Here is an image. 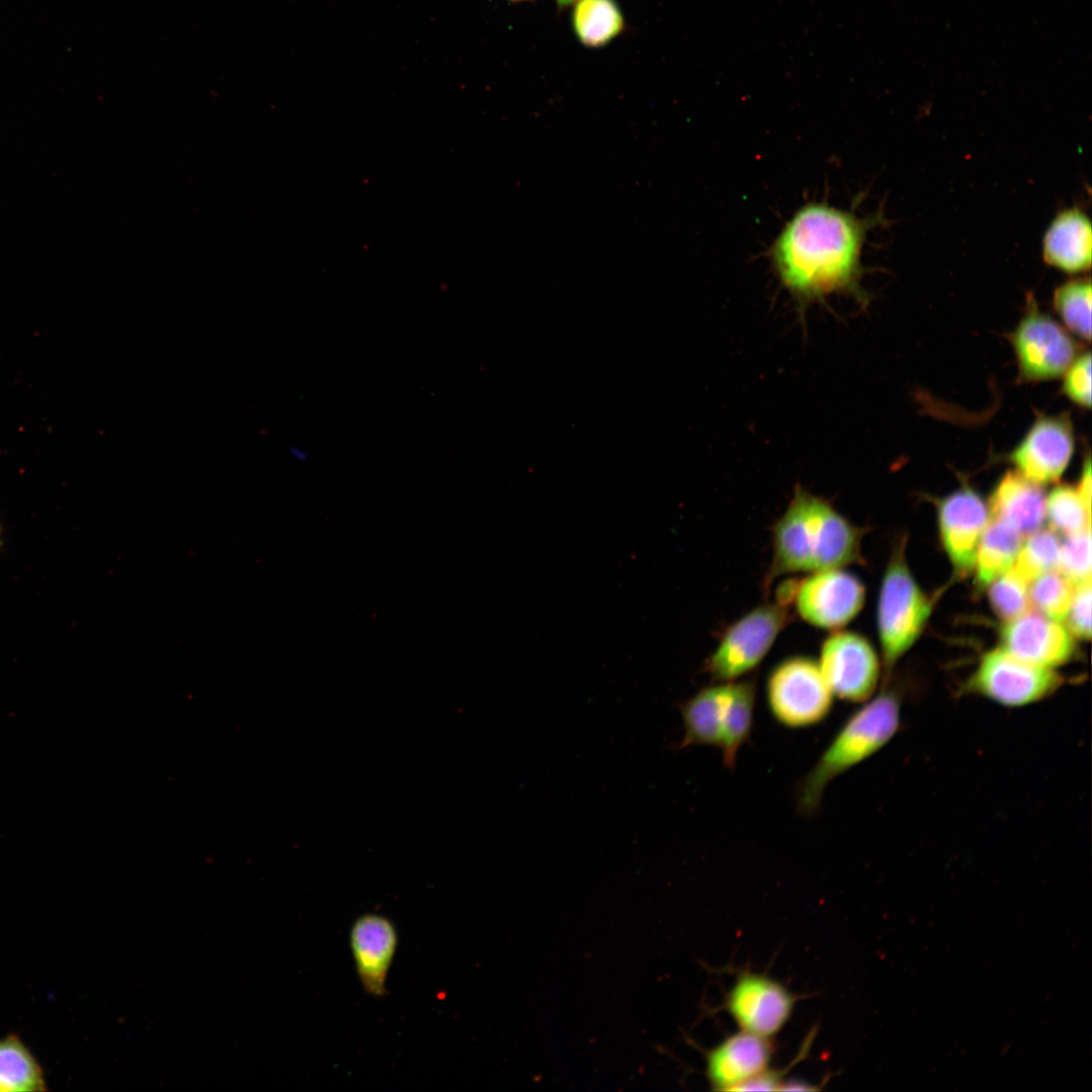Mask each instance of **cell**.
Instances as JSON below:
<instances>
[{
    "label": "cell",
    "instance_id": "30bf717a",
    "mask_svg": "<svg viewBox=\"0 0 1092 1092\" xmlns=\"http://www.w3.org/2000/svg\"><path fill=\"white\" fill-rule=\"evenodd\" d=\"M864 600L860 579L842 568H833L796 579L792 605L806 623L834 631L857 616Z\"/></svg>",
    "mask_w": 1092,
    "mask_h": 1092
},
{
    "label": "cell",
    "instance_id": "44dd1931",
    "mask_svg": "<svg viewBox=\"0 0 1092 1092\" xmlns=\"http://www.w3.org/2000/svg\"><path fill=\"white\" fill-rule=\"evenodd\" d=\"M1023 536L1009 525L991 519L979 541L975 563L978 587H987L1012 566L1022 545Z\"/></svg>",
    "mask_w": 1092,
    "mask_h": 1092
},
{
    "label": "cell",
    "instance_id": "836d02e7",
    "mask_svg": "<svg viewBox=\"0 0 1092 1092\" xmlns=\"http://www.w3.org/2000/svg\"><path fill=\"white\" fill-rule=\"evenodd\" d=\"M818 1086L811 1084L803 1080H788L784 1081L779 1091H815L818 1090Z\"/></svg>",
    "mask_w": 1092,
    "mask_h": 1092
},
{
    "label": "cell",
    "instance_id": "9a60e30c",
    "mask_svg": "<svg viewBox=\"0 0 1092 1092\" xmlns=\"http://www.w3.org/2000/svg\"><path fill=\"white\" fill-rule=\"evenodd\" d=\"M775 1046L771 1038L744 1030L724 1038L706 1053V1076L716 1091H734L769 1068Z\"/></svg>",
    "mask_w": 1092,
    "mask_h": 1092
},
{
    "label": "cell",
    "instance_id": "8992f818",
    "mask_svg": "<svg viewBox=\"0 0 1092 1092\" xmlns=\"http://www.w3.org/2000/svg\"><path fill=\"white\" fill-rule=\"evenodd\" d=\"M765 699L770 715L788 729L816 726L828 718L834 695L818 661L805 655L784 658L769 670Z\"/></svg>",
    "mask_w": 1092,
    "mask_h": 1092
},
{
    "label": "cell",
    "instance_id": "d6986e66",
    "mask_svg": "<svg viewBox=\"0 0 1092 1092\" xmlns=\"http://www.w3.org/2000/svg\"><path fill=\"white\" fill-rule=\"evenodd\" d=\"M727 681L699 690L678 706L684 734L679 749L690 746L720 747Z\"/></svg>",
    "mask_w": 1092,
    "mask_h": 1092
},
{
    "label": "cell",
    "instance_id": "7c38bea8",
    "mask_svg": "<svg viewBox=\"0 0 1092 1092\" xmlns=\"http://www.w3.org/2000/svg\"><path fill=\"white\" fill-rule=\"evenodd\" d=\"M1075 450V434L1068 414L1038 416L1008 459L1030 481L1056 482Z\"/></svg>",
    "mask_w": 1092,
    "mask_h": 1092
},
{
    "label": "cell",
    "instance_id": "d590c367",
    "mask_svg": "<svg viewBox=\"0 0 1092 1092\" xmlns=\"http://www.w3.org/2000/svg\"><path fill=\"white\" fill-rule=\"evenodd\" d=\"M575 1H577V0H556V2H557V3H558V4L560 5V6H566V5H569V4H571V3L575 2Z\"/></svg>",
    "mask_w": 1092,
    "mask_h": 1092
},
{
    "label": "cell",
    "instance_id": "f1b7e54d",
    "mask_svg": "<svg viewBox=\"0 0 1092 1092\" xmlns=\"http://www.w3.org/2000/svg\"><path fill=\"white\" fill-rule=\"evenodd\" d=\"M1058 570L1075 586L1091 580V528L1067 536Z\"/></svg>",
    "mask_w": 1092,
    "mask_h": 1092
},
{
    "label": "cell",
    "instance_id": "8d00e7d4",
    "mask_svg": "<svg viewBox=\"0 0 1092 1092\" xmlns=\"http://www.w3.org/2000/svg\"><path fill=\"white\" fill-rule=\"evenodd\" d=\"M512 1H529V0H512Z\"/></svg>",
    "mask_w": 1092,
    "mask_h": 1092
},
{
    "label": "cell",
    "instance_id": "ac0fdd59",
    "mask_svg": "<svg viewBox=\"0 0 1092 1092\" xmlns=\"http://www.w3.org/2000/svg\"><path fill=\"white\" fill-rule=\"evenodd\" d=\"M988 509L991 519L1024 537L1040 529L1045 519V495L1038 484L1018 471H1007L996 484Z\"/></svg>",
    "mask_w": 1092,
    "mask_h": 1092
},
{
    "label": "cell",
    "instance_id": "8fae6325",
    "mask_svg": "<svg viewBox=\"0 0 1092 1092\" xmlns=\"http://www.w3.org/2000/svg\"><path fill=\"white\" fill-rule=\"evenodd\" d=\"M797 999L779 981L746 971L737 975L724 1006L740 1030L771 1038L791 1018Z\"/></svg>",
    "mask_w": 1092,
    "mask_h": 1092
},
{
    "label": "cell",
    "instance_id": "9c48e42d",
    "mask_svg": "<svg viewBox=\"0 0 1092 1092\" xmlns=\"http://www.w3.org/2000/svg\"><path fill=\"white\" fill-rule=\"evenodd\" d=\"M818 664L834 697L849 703L870 700L881 679V663L872 644L851 631H832L821 644Z\"/></svg>",
    "mask_w": 1092,
    "mask_h": 1092
},
{
    "label": "cell",
    "instance_id": "484cf974",
    "mask_svg": "<svg viewBox=\"0 0 1092 1092\" xmlns=\"http://www.w3.org/2000/svg\"><path fill=\"white\" fill-rule=\"evenodd\" d=\"M1045 518L1053 531L1066 536L1091 528V510L1076 486L1061 484L1045 497Z\"/></svg>",
    "mask_w": 1092,
    "mask_h": 1092
},
{
    "label": "cell",
    "instance_id": "7402d4cb",
    "mask_svg": "<svg viewBox=\"0 0 1092 1092\" xmlns=\"http://www.w3.org/2000/svg\"><path fill=\"white\" fill-rule=\"evenodd\" d=\"M572 23L577 38L586 47L605 46L623 29V15L615 0H577Z\"/></svg>",
    "mask_w": 1092,
    "mask_h": 1092
},
{
    "label": "cell",
    "instance_id": "83f0119b",
    "mask_svg": "<svg viewBox=\"0 0 1092 1092\" xmlns=\"http://www.w3.org/2000/svg\"><path fill=\"white\" fill-rule=\"evenodd\" d=\"M987 587L990 605L1004 622L1029 610L1028 584L1011 570L998 576Z\"/></svg>",
    "mask_w": 1092,
    "mask_h": 1092
},
{
    "label": "cell",
    "instance_id": "2e32d148",
    "mask_svg": "<svg viewBox=\"0 0 1092 1092\" xmlns=\"http://www.w3.org/2000/svg\"><path fill=\"white\" fill-rule=\"evenodd\" d=\"M350 945L365 992L373 997L384 996L387 973L397 946L392 921L377 913L359 916L351 927Z\"/></svg>",
    "mask_w": 1092,
    "mask_h": 1092
},
{
    "label": "cell",
    "instance_id": "ffe728a7",
    "mask_svg": "<svg viewBox=\"0 0 1092 1092\" xmlns=\"http://www.w3.org/2000/svg\"><path fill=\"white\" fill-rule=\"evenodd\" d=\"M755 702V677L727 681L719 749L728 769L735 767L739 750L751 736Z\"/></svg>",
    "mask_w": 1092,
    "mask_h": 1092
},
{
    "label": "cell",
    "instance_id": "4fadbf2b",
    "mask_svg": "<svg viewBox=\"0 0 1092 1092\" xmlns=\"http://www.w3.org/2000/svg\"><path fill=\"white\" fill-rule=\"evenodd\" d=\"M989 518L988 507L969 486L938 500L939 537L957 575L963 577L973 571L976 550Z\"/></svg>",
    "mask_w": 1092,
    "mask_h": 1092
},
{
    "label": "cell",
    "instance_id": "3957f363",
    "mask_svg": "<svg viewBox=\"0 0 1092 1092\" xmlns=\"http://www.w3.org/2000/svg\"><path fill=\"white\" fill-rule=\"evenodd\" d=\"M901 724V700L887 685L862 703L841 725L795 789L796 809L803 817L820 810L825 790L836 778L883 749Z\"/></svg>",
    "mask_w": 1092,
    "mask_h": 1092
},
{
    "label": "cell",
    "instance_id": "4dcf8cb0",
    "mask_svg": "<svg viewBox=\"0 0 1092 1092\" xmlns=\"http://www.w3.org/2000/svg\"><path fill=\"white\" fill-rule=\"evenodd\" d=\"M1091 580L1077 585L1065 619L1068 630L1080 639L1091 637Z\"/></svg>",
    "mask_w": 1092,
    "mask_h": 1092
},
{
    "label": "cell",
    "instance_id": "4316f807",
    "mask_svg": "<svg viewBox=\"0 0 1092 1092\" xmlns=\"http://www.w3.org/2000/svg\"><path fill=\"white\" fill-rule=\"evenodd\" d=\"M1028 585L1030 606L1050 619L1065 621L1076 587L1065 575L1059 570L1048 571Z\"/></svg>",
    "mask_w": 1092,
    "mask_h": 1092
},
{
    "label": "cell",
    "instance_id": "6da1fadb",
    "mask_svg": "<svg viewBox=\"0 0 1092 1092\" xmlns=\"http://www.w3.org/2000/svg\"><path fill=\"white\" fill-rule=\"evenodd\" d=\"M880 212L859 217L824 202H808L786 222L769 248L772 269L800 313L814 302L838 294L867 306L861 286V253Z\"/></svg>",
    "mask_w": 1092,
    "mask_h": 1092
},
{
    "label": "cell",
    "instance_id": "ba28073f",
    "mask_svg": "<svg viewBox=\"0 0 1092 1092\" xmlns=\"http://www.w3.org/2000/svg\"><path fill=\"white\" fill-rule=\"evenodd\" d=\"M1019 380L1039 382L1062 376L1081 353V345L1028 293L1022 317L1009 338Z\"/></svg>",
    "mask_w": 1092,
    "mask_h": 1092
},
{
    "label": "cell",
    "instance_id": "cb8c5ba5",
    "mask_svg": "<svg viewBox=\"0 0 1092 1092\" xmlns=\"http://www.w3.org/2000/svg\"><path fill=\"white\" fill-rule=\"evenodd\" d=\"M1053 305L1070 332L1081 340H1091V280L1081 277L1059 285L1053 295Z\"/></svg>",
    "mask_w": 1092,
    "mask_h": 1092
},
{
    "label": "cell",
    "instance_id": "e575fe53",
    "mask_svg": "<svg viewBox=\"0 0 1092 1092\" xmlns=\"http://www.w3.org/2000/svg\"><path fill=\"white\" fill-rule=\"evenodd\" d=\"M291 453L297 460L301 461L306 458V453L300 448H291Z\"/></svg>",
    "mask_w": 1092,
    "mask_h": 1092
},
{
    "label": "cell",
    "instance_id": "7a4b0ae2",
    "mask_svg": "<svg viewBox=\"0 0 1092 1092\" xmlns=\"http://www.w3.org/2000/svg\"><path fill=\"white\" fill-rule=\"evenodd\" d=\"M770 531L772 554L763 579L765 595L786 574L864 564L861 541L867 530L801 485L795 486L789 506Z\"/></svg>",
    "mask_w": 1092,
    "mask_h": 1092
},
{
    "label": "cell",
    "instance_id": "603a6c76",
    "mask_svg": "<svg viewBox=\"0 0 1092 1092\" xmlns=\"http://www.w3.org/2000/svg\"><path fill=\"white\" fill-rule=\"evenodd\" d=\"M46 1089L41 1068L24 1043L16 1035L0 1039V1092Z\"/></svg>",
    "mask_w": 1092,
    "mask_h": 1092
},
{
    "label": "cell",
    "instance_id": "e0dca14e",
    "mask_svg": "<svg viewBox=\"0 0 1092 1092\" xmlns=\"http://www.w3.org/2000/svg\"><path fill=\"white\" fill-rule=\"evenodd\" d=\"M1041 253L1048 265L1063 272L1090 270L1092 231L1086 212L1078 206L1058 212L1043 235Z\"/></svg>",
    "mask_w": 1092,
    "mask_h": 1092
},
{
    "label": "cell",
    "instance_id": "277c9868",
    "mask_svg": "<svg viewBox=\"0 0 1092 1092\" xmlns=\"http://www.w3.org/2000/svg\"><path fill=\"white\" fill-rule=\"evenodd\" d=\"M930 599L915 581L905 558V541L892 551L883 576L877 608L882 650L883 685L892 669L920 636L931 613Z\"/></svg>",
    "mask_w": 1092,
    "mask_h": 1092
},
{
    "label": "cell",
    "instance_id": "5b68a950",
    "mask_svg": "<svg viewBox=\"0 0 1092 1092\" xmlns=\"http://www.w3.org/2000/svg\"><path fill=\"white\" fill-rule=\"evenodd\" d=\"M791 621L790 606L777 599L756 606L727 627L704 671L714 682L741 678L759 665Z\"/></svg>",
    "mask_w": 1092,
    "mask_h": 1092
},
{
    "label": "cell",
    "instance_id": "52a82bcc",
    "mask_svg": "<svg viewBox=\"0 0 1092 1092\" xmlns=\"http://www.w3.org/2000/svg\"><path fill=\"white\" fill-rule=\"evenodd\" d=\"M1066 679L1057 669L1027 663L1001 647L981 657L962 692L1003 707L1021 708L1050 698Z\"/></svg>",
    "mask_w": 1092,
    "mask_h": 1092
},
{
    "label": "cell",
    "instance_id": "1f68e13d",
    "mask_svg": "<svg viewBox=\"0 0 1092 1092\" xmlns=\"http://www.w3.org/2000/svg\"><path fill=\"white\" fill-rule=\"evenodd\" d=\"M813 1034L807 1037V1040L802 1045L799 1056L792 1062V1065L801 1061L809 1051V1046L812 1042ZM791 1065V1066H792ZM790 1066V1067H791ZM790 1067L784 1070H771L767 1069L761 1074L749 1079L748 1081L739 1085L734 1091H776L780 1090L781 1085L785 1081V1074L789 1071Z\"/></svg>",
    "mask_w": 1092,
    "mask_h": 1092
},
{
    "label": "cell",
    "instance_id": "f546056e",
    "mask_svg": "<svg viewBox=\"0 0 1092 1092\" xmlns=\"http://www.w3.org/2000/svg\"><path fill=\"white\" fill-rule=\"evenodd\" d=\"M1062 392L1075 404L1091 405V353L1081 352L1063 374Z\"/></svg>",
    "mask_w": 1092,
    "mask_h": 1092
},
{
    "label": "cell",
    "instance_id": "5bb4252c",
    "mask_svg": "<svg viewBox=\"0 0 1092 1092\" xmlns=\"http://www.w3.org/2000/svg\"><path fill=\"white\" fill-rule=\"evenodd\" d=\"M1002 648L1027 663L1057 669L1077 656L1072 633L1040 614L1026 611L1005 622L1001 629Z\"/></svg>",
    "mask_w": 1092,
    "mask_h": 1092
},
{
    "label": "cell",
    "instance_id": "d6a6232c",
    "mask_svg": "<svg viewBox=\"0 0 1092 1092\" xmlns=\"http://www.w3.org/2000/svg\"><path fill=\"white\" fill-rule=\"evenodd\" d=\"M1091 478H1092L1091 477V460H1090V456L1087 455V457L1084 459L1080 479H1079V482H1078V485L1076 486V488H1077L1080 496L1082 497L1084 504L1090 510H1091V493H1092Z\"/></svg>",
    "mask_w": 1092,
    "mask_h": 1092
},
{
    "label": "cell",
    "instance_id": "d4e9b609",
    "mask_svg": "<svg viewBox=\"0 0 1092 1092\" xmlns=\"http://www.w3.org/2000/svg\"><path fill=\"white\" fill-rule=\"evenodd\" d=\"M1061 542L1052 530H1040L1028 535L1010 567L1016 576L1029 584L1038 575L1058 570Z\"/></svg>",
    "mask_w": 1092,
    "mask_h": 1092
}]
</instances>
